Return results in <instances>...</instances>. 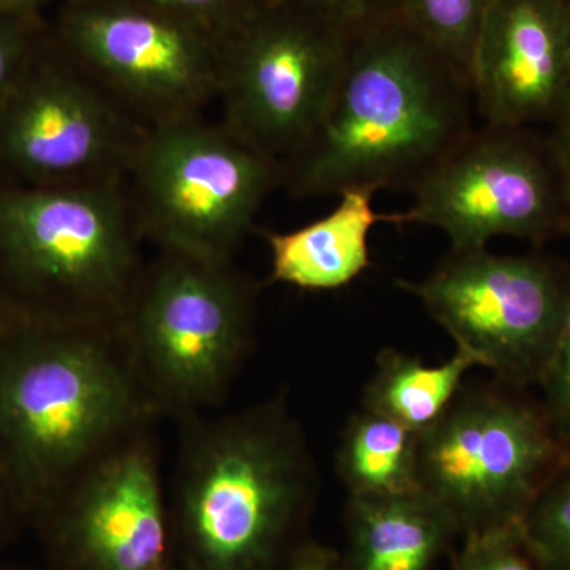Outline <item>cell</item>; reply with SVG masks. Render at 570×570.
Masks as SVG:
<instances>
[{
	"label": "cell",
	"mask_w": 570,
	"mask_h": 570,
	"mask_svg": "<svg viewBox=\"0 0 570 570\" xmlns=\"http://www.w3.org/2000/svg\"><path fill=\"white\" fill-rule=\"evenodd\" d=\"M453 570H542L521 538L520 524L466 535Z\"/></svg>",
	"instance_id": "21"
},
{
	"label": "cell",
	"mask_w": 570,
	"mask_h": 570,
	"mask_svg": "<svg viewBox=\"0 0 570 570\" xmlns=\"http://www.w3.org/2000/svg\"><path fill=\"white\" fill-rule=\"evenodd\" d=\"M175 482L190 570H261L309 501L316 471L302 426L273 400L186 417Z\"/></svg>",
	"instance_id": "4"
},
{
	"label": "cell",
	"mask_w": 570,
	"mask_h": 570,
	"mask_svg": "<svg viewBox=\"0 0 570 570\" xmlns=\"http://www.w3.org/2000/svg\"><path fill=\"white\" fill-rule=\"evenodd\" d=\"M145 129L73 62L36 51L0 107V176L37 187L124 179Z\"/></svg>",
	"instance_id": "10"
},
{
	"label": "cell",
	"mask_w": 570,
	"mask_h": 570,
	"mask_svg": "<svg viewBox=\"0 0 570 570\" xmlns=\"http://www.w3.org/2000/svg\"><path fill=\"white\" fill-rule=\"evenodd\" d=\"M287 570H336V558L330 551L309 547L295 558Z\"/></svg>",
	"instance_id": "27"
},
{
	"label": "cell",
	"mask_w": 570,
	"mask_h": 570,
	"mask_svg": "<svg viewBox=\"0 0 570 570\" xmlns=\"http://www.w3.org/2000/svg\"><path fill=\"white\" fill-rule=\"evenodd\" d=\"M374 193L351 189L326 216L287 234H266L272 279L303 291L328 292L354 283L371 266L374 225L395 223L374 208Z\"/></svg>",
	"instance_id": "15"
},
{
	"label": "cell",
	"mask_w": 570,
	"mask_h": 570,
	"mask_svg": "<svg viewBox=\"0 0 570 570\" xmlns=\"http://www.w3.org/2000/svg\"><path fill=\"white\" fill-rule=\"evenodd\" d=\"M156 406L119 328L18 322L0 344V468L22 497H61Z\"/></svg>",
	"instance_id": "2"
},
{
	"label": "cell",
	"mask_w": 570,
	"mask_h": 570,
	"mask_svg": "<svg viewBox=\"0 0 570 570\" xmlns=\"http://www.w3.org/2000/svg\"><path fill=\"white\" fill-rule=\"evenodd\" d=\"M419 434L362 407L348 419L336 472L348 498L390 497L419 490Z\"/></svg>",
	"instance_id": "18"
},
{
	"label": "cell",
	"mask_w": 570,
	"mask_h": 570,
	"mask_svg": "<svg viewBox=\"0 0 570 570\" xmlns=\"http://www.w3.org/2000/svg\"><path fill=\"white\" fill-rule=\"evenodd\" d=\"M253 318V288L230 262L163 250L142 269L119 332L154 406L186 419L227 392Z\"/></svg>",
	"instance_id": "5"
},
{
	"label": "cell",
	"mask_w": 570,
	"mask_h": 570,
	"mask_svg": "<svg viewBox=\"0 0 570 570\" xmlns=\"http://www.w3.org/2000/svg\"><path fill=\"white\" fill-rule=\"evenodd\" d=\"M2 485V483H0ZM0 502H2V491H0Z\"/></svg>",
	"instance_id": "31"
},
{
	"label": "cell",
	"mask_w": 570,
	"mask_h": 570,
	"mask_svg": "<svg viewBox=\"0 0 570 570\" xmlns=\"http://www.w3.org/2000/svg\"><path fill=\"white\" fill-rule=\"evenodd\" d=\"M354 570H428L456 528L422 491L348 498Z\"/></svg>",
	"instance_id": "16"
},
{
	"label": "cell",
	"mask_w": 570,
	"mask_h": 570,
	"mask_svg": "<svg viewBox=\"0 0 570 570\" xmlns=\"http://www.w3.org/2000/svg\"><path fill=\"white\" fill-rule=\"evenodd\" d=\"M63 493V532L82 569L167 570V519L148 438L124 439Z\"/></svg>",
	"instance_id": "14"
},
{
	"label": "cell",
	"mask_w": 570,
	"mask_h": 570,
	"mask_svg": "<svg viewBox=\"0 0 570 570\" xmlns=\"http://www.w3.org/2000/svg\"><path fill=\"white\" fill-rule=\"evenodd\" d=\"M499 382L464 384L445 414L419 434V490L456 531L520 524L570 460L542 406Z\"/></svg>",
	"instance_id": "7"
},
{
	"label": "cell",
	"mask_w": 570,
	"mask_h": 570,
	"mask_svg": "<svg viewBox=\"0 0 570 570\" xmlns=\"http://www.w3.org/2000/svg\"><path fill=\"white\" fill-rule=\"evenodd\" d=\"M22 18L0 17V107L36 55Z\"/></svg>",
	"instance_id": "24"
},
{
	"label": "cell",
	"mask_w": 570,
	"mask_h": 570,
	"mask_svg": "<svg viewBox=\"0 0 570 570\" xmlns=\"http://www.w3.org/2000/svg\"><path fill=\"white\" fill-rule=\"evenodd\" d=\"M126 178L0 186V288L22 322L119 328L141 277Z\"/></svg>",
	"instance_id": "3"
},
{
	"label": "cell",
	"mask_w": 570,
	"mask_h": 570,
	"mask_svg": "<svg viewBox=\"0 0 570 570\" xmlns=\"http://www.w3.org/2000/svg\"><path fill=\"white\" fill-rule=\"evenodd\" d=\"M472 367H478L474 360L456 348L439 365H426L420 356L397 348H384L363 393L362 407L423 433L445 414Z\"/></svg>",
	"instance_id": "17"
},
{
	"label": "cell",
	"mask_w": 570,
	"mask_h": 570,
	"mask_svg": "<svg viewBox=\"0 0 570 570\" xmlns=\"http://www.w3.org/2000/svg\"><path fill=\"white\" fill-rule=\"evenodd\" d=\"M285 7L355 32L392 9V0H285Z\"/></svg>",
	"instance_id": "23"
},
{
	"label": "cell",
	"mask_w": 570,
	"mask_h": 570,
	"mask_svg": "<svg viewBox=\"0 0 570 570\" xmlns=\"http://www.w3.org/2000/svg\"><path fill=\"white\" fill-rule=\"evenodd\" d=\"M40 0H0V17H26Z\"/></svg>",
	"instance_id": "28"
},
{
	"label": "cell",
	"mask_w": 570,
	"mask_h": 570,
	"mask_svg": "<svg viewBox=\"0 0 570 570\" xmlns=\"http://www.w3.org/2000/svg\"><path fill=\"white\" fill-rule=\"evenodd\" d=\"M566 111H570V94H569V104H568V108H566Z\"/></svg>",
	"instance_id": "30"
},
{
	"label": "cell",
	"mask_w": 570,
	"mask_h": 570,
	"mask_svg": "<svg viewBox=\"0 0 570 570\" xmlns=\"http://www.w3.org/2000/svg\"><path fill=\"white\" fill-rule=\"evenodd\" d=\"M140 2L189 22L216 18V20L235 21V24H239L255 10L254 7H249V0H140Z\"/></svg>",
	"instance_id": "25"
},
{
	"label": "cell",
	"mask_w": 570,
	"mask_h": 570,
	"mask_svg": "<svg viewBox=\"0 0 570 570\" xmlns=\"http://www.w3.org/2000/svg\"><path fill=\"white\" fill-rule=\"evenodd\" d=\"M73 63L145 127L200 116L217 99L220 47L193 22L153 7H94L71 14Z\"/></svg>",
	"instance_id": "12"
},
{
	"label": "cell",
	"mask_w": 570,
	"mask_h": 570,
	"mask_svg": "<svg viewBox=\"0 0 570 570\" xmlns=\"http://www.w3.org/2000/svg\"><path fill=\"white\" fill-rule=\"evenodd\" d=\"M539 385L543 390V412L562 444L570 449V281L560 333Z\"/></svg>",
	"instance_id": "22"
},
{
	"label": "cell",
	"mask_w": 570,
	"mask_h": 570,
	"mask_svg": "<svg viewBox=\"0 0 570 570\" xmlns=\"http://www.w3.org/2000/svg\"><path fill=\"white\" fill-rule=\"evenodd\" d=\"M276 11L255 9L220 47L217 100L228 129L283 165L324 116L356 31Z\"/></svg>",
	"instance_id": "9"
},
{
	"label": "cell",
	"mask_w": 570,
	"mask_h": 570,
	"mask_svg": "<svg viewBox=\"0 0 570 570\" xmlns=\"http://www.w3.org/2000/svg\"><path fill=\"white\" fill-rule=\"evenodd\" d=\"M469 82L485 126L557 121L570 94V0H491Z\"/></svg>",
	"instance_id": "13"
},
{
	"label": "cell",
	"mask_w": 570,
	"mask_h": 570,
	"mask_svg": "<svg viewBox=\"0 0 570 570\" xmlns=\"http://www.w3.org/2000/svg\"><path fill=\"white\" fill-rule=\"evenodd\" d=\"M570 281V279H569ZM569 281L546 261L482 249L453 250L422 281H397L497 381L539 384L568 299Z\"/></svg>",
	"instance_id": "8"
},
{
	"label": "cell",
	"mask_w": 570,
	"mask_h": 570,
	"mask_svg": "<svg viewBox=\"0 0 570 570\" xmlns=\"http://www.w3.org/2000/svg\"><path fill=\"white\" fill-rule=\"evenodd\" d=\"M547 149H549L551 164L557 171L566 204L570 208V111L562 112L560 118L554 121Z\"/></svg>",
	"instance_id": "26"
},
{
	"label": "cell",
	"mask_w": 570,
	"mask_h": 570,
	"mask_svg": "<svg viewBox=\"0 0 570 570\" xmlns=\"http://www.w3.org/2000/svg\"><path fill=\"white\" fill-rule=\"evenodd\" d=\"M395 224H422L450 249H482L499 236L543 242L566 227V204L549 149L523 129L485 126L414 187Z\"/></svg>",
	"instance_id": "11"
},
{
	"label": "cell",
	"mask_w": 570,
	"mask_h": 570,
	"mask_svg": "<svg viewBox=\"0 0 570 570\" xmlns=\"http://www.w3.org/2000/svg\"><path fill=\"white\" fill-rule=\"evenodd\" d=\"M18 322H20V318L14 316L13 313H10L7 307H0V344L9 336V333L14 328Z\"/></svg>",
	"instance_id": "29"
},
{
	"label": "cell",
	"mask_w": 570,
	"mask_h": 570,
	"mask_svg": "<svg viewBox=\"0 0 570 570\" xmlns=\"http://www.w3.org/2000/svg\"><path fill=\"white\" fill-rule=\"evenodd\" d=\"M542 570H570V460L547 483L520 523Z\"/></svg>",
	"instance_id": "20"
},
{
	"label": "cell",
	"mask_w": 570,
	"mask_h": 570,
	"mask_svg": "<svg viewBox=\"0 0 570 570\" xmlns=\"http://www.w3.org/2000/svg\"><path fill=\"white\" fill-rule=\"evenodd\" d=\"M491 0H392V9L469 78Z\"/></svg>",
	"instance_id": "19"
},
{
	"label": "cell",
	"mask_w": 570,
	"mask_h": 570,
	"mask_svg": "<svg viewBox=\"0 0 570 570\" xmlns=\"http://www.w3.org/2000/svg\"><path fill=\"white\" fill-rule=\"evenodd\" d=\"M469 78L390 9L352 37L316 129L281 165L294 197L409 190L474 132Z\"/></svg>",
	"instance_id": "1"
},
{
	"label": "cell",
	"mask_w": 570,
	"mask_h": 570,
	"mask_svg": "<svg viewBox=\"0 0 570 570\" xmlns=\"http://www.w3.org/2000/svg\"><path fill=\"white\" fill-rule=\"evenodd\" d=\"M126 178L145 236L213 262H230L283 183L275 159L202 115L146 127Z\"/></svg>",
	"instance_id": "6"
}]
</instances>
